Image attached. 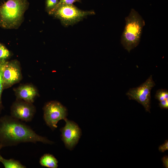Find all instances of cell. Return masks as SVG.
Returning <instances> with one entry per match:
<instances>
[{"label":"cell","mask_w":168,"mask_h":168,"mask_svg":"<svg viewBox=\"0 0 168 168\" xmlns=\"http://www.w3.org/2000/svg\"><path fill=\"white\" fill-rule=\"evenodd\" d=\"M53 142L37 134L30 127L11 116L0 118V148L16 145L22 142Z\"/></svg>","instance_id":"1"},{"label":"cell","mask_w":168,"mask_h":168,"mask_svg":"<svg viewBox=\"0 0 168 168\" xmlns=\"http://www.w3.org/2000/svg\"><path fill=\"white\" fill-rule=\"evenodd\" d=\"M125 25L122 33L121 42L124 48L129 53L139 43L145 22L142 16L132 9L125 18Z\"/></svg>","instance_id":"2"},{"label":"cell","mask_w":168,"mask_h":168,"mask_svg":"<svg viewBox=\"0 0 168 168\" xmlns=\"http://www.w3.org/2000/svg\"><path fill=\"white\" fill-rule=\"evenodd\" d=\"M27 4V0H8L0 7V26L6 29L18 26Z\"/></svg>","instance_id":"3"},{"label":"cell","mask_w":168,"mask_h":168,"mask_svg":"<svg viewBox=\"0 0 168 168\" xmlns=\"http://www.w3.org/2000/svg\"><path fill=\"white\" fill-rule=\"evenodd\" d=\"M54 14L65 26L72 25L88 15L95 14L93 11L81 10L73 4L62 5L49 13Z\"/></svg>","instance_id":"4"},{"label":"cell","mask_w":168,"mask_h":168,"mask_svg":"<svg viewBox=\"0 0 168 168\" xmlns=\"http://www.w3.org/2000/svg\"><path fill=\"white\" fill-rule=\"evenodd\" d=\"M43 110L44 120L47 125L53 130L57 128V124L59 120L67 119L66 108L58 101H51L47 103Z\"/></svg>","instance_id":"5"},{"label":"cell","mask_w":168,"mask_h":168,"mask_svg":"<svg viewBox=\"0 0 168 168\" xmlns=\"http://www.w3.org/2000/svg\"><path fill=\"white\" fill-rule=\"evenodd\" d=\"M155 85L151 75L139 86L130 89L126 95L129 99L136 100L143 106L146 111L150 113L151 91Z\"/></svg>","instance_id":"6"},{"label":"cell","mask_w":168,"mask_h":168,"mask_svg":"<svg viewBox=\"0 0 168 168\" xmlns=\"http://www.w3.org/2000/svg\"><path fill=\"white\" fill-rule=\"evenodd\" d=\"M2 72L4 89L12 86L22 78L20 64L16 60L3 63Z\"/></svg>","instance_id":"7"},{"label":"cell","mask_w":168,"mask_h":168,"mask_svg":"<svg viewBox=\"0 0 168 168\" xmlns=\"http://www.w3.org/2000/svg\"><path fill=\"white\" fill-rule=\"evenodd\" d=\"M65 121V126L60 129L62 140L66 148L72 150L78 142L82 134L81 130L74 122L67 119Z\"/></svg>","instance_id":"8"},{"label":"cell","mask_w":168,"mask_h":168,"mask_svg":"<svg viewBox=\"0 0 168 168\" xmlns=\"http://www.w3.org/2000/svg\"><path fill=\"white\" fill-rule=\"evenodd\" d=\"M35 112V108L33 103L21 100L16 99L11 107V116L22 121H30Z\"/></svg>","instance_id":"9"},{"label":"cell","mask_w":168,"mask_h":168,"mask_svg":"<svg viewBox=\"0 0 168 168\" xmlns=\"http://www.w3.org/2000/svg\"><path fill=\"white\" fill-rule=\"evenodd\" d=\"M17 99L22 100L33 103L39 93L34 85L26 84L18 86L14 89Z\"/></svg>","instance_id":"10"},{"label":"cell","mask_w":168,"mask_h":168,"mask_svg":"<svg viewBox=\"0 0 168 168\" xmlns=\"http://www.w3.org/2000/svg\"><path fill=\"white\" fill-rule=\"evenodd\" d=\"M58 162L55 157L49 154H44L40 160V163L41 166L50 168H57Z\"/></svg>","instance_id":"11"},{"label":"cell","mask_w":168,"mask_h":168,"mask_svg":"<svg viewBox=\"0 0 168 168\" xmlns=\"http://www.w3.org/2000/svg\"><path fill=\"white\" fill-rule=\"evenodd\" d=\"M0 162L3 164L5 168H25L26 167L19 161L12 159H6L0 155Z\"/></svg>","instance_id":"12"},{"label":"cell","mask_w":168,"mask_h":168,"mask_svg":"<svg viewBox=\"0 0 168 168\" xmlns=\"http://www.w3.org/2000/svg\"><path fill=\"white\" fill-rule=\"evenodd\" d=\"M10 53L9 50L0 43V60L2 62L6 61V60L10 56Z\"/></svg>","instance_id":"13"},{"label":"cell","mask_w":168,"mask_h":168,"mask_svg":"<svg viewBox=\"0 0 168 168\" xmlns=\"http://www.w3.org/2000/svg\"><path fill=\"white\" fill-rule=\"evenodd\" d=\"M155 98L159 101L168 99V91L165 89L158 90L155 95Z\"/></svg>","instance_id":"14"},{"label":"cell","mask_w":168,"mask_h":168,"mask_svg":"<svg viewBox=\"0 0 168 168\" xmlns=\"http://www.w3.org/2000/svg\"><path fill=\"white\" fill-rule=\"evenodd\" d=\"M59 0H46L45 7L47 11L49 12L57 5Z\"/></svg>","instance_id":"15"},{"label":"cell","mask_w":168,"mask_h":168,"mask_svg":"<svg viewBox=\"0 0 168 168\" xmlns=\"http://www.w3.org/2000/svg\"><path fill=\"white\" fill-rule=\"evenodd\" d=\"M80 1V0H59L58 3L56 7L52 11L49 12V13L60 6L63 5L73 4V3L74 2H79Z\"/></svg>","instance_id":"16"},{"label":"cell","mask_w":168,"mask_h":168,"mask_svg":"<svg viewBox=\"0 0 168 168\" xmlns=\"http://www.w3.org/2000/svg\"><path fill=\"white\" fill-rule=\"evenodd\" d=\"M3 63H2L0 65V110H1V106H2L1 96H2V92L3 90L4 89L2 77V64Z\"/></svg>","instance_id":"17"},{"label":"cell","mask_w":168,"mask_h":168,"mask_svg":"<svg viewBox=\"0 0 168 168\" xmlns=\"http://www.w3.org/2000/svg\"><path fill=\"white\" fill-rule=\"evenodd\" d=\"M159 151L163 152L168 150V141L166 140L164 143L160 146L158 148Z\"/></svg>","instance_id":"18"},{"label":"cell","mask_w":168,"mask_h":168,"mask_svg":"<svg viewBox=\"0 0 168 168\" xmlns=\"http://www.w3.org/2000/svg\"><path fill=\"white\" fill-rule=\"evenodd\" d=\"M159 105L161 109H168V99L160 101Z\"/></svg>","instance_id":"19"},{"label":"cell","mask_w":168,"mask_h":168,"mask_svg":"<svg viewBox=\"0 0 168 168\" xmlns=\"http://www.w3.org/2000/svg\"><path fill=\"white\" fill-rule=\"evenodd\" d=\"M164 166L166 168H168V157L167 156H164L162 158Z\"/></svg>","instance_id":"20"},{"label":"cell","mask_w":168,"mask_h":168,"mask_svg":"<svg viewBox=\"0 0 168 168\" xmlns=\"http://www.w3.org/2000/svg\"><path fill=\"white\" fill-rule=\"evenodd\" d=\"M4 62H2L0 60V65L3 63Z\"/></svg>","instance_id":"21"},{"label":"cell","mask_w":168,"mask_h":168,"mask_svg":"<svg viewBox=\"0 0 168 168\" xmlns=\"http://www.w3.org/2000/svg\"><path fill=\"white\" fill-rule=\"evenodd\" d=\"M1 148H0V150Z\"/></svg>","instance_id":"22"}]
</instances>
